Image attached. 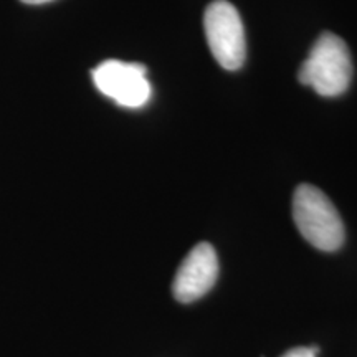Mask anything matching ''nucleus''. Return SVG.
I'll return each instance as SVG.
<instances>
[{
    "label": "nucleus",
    "mask_w": 357,
    "mask_h": 357,
    "mask_svg": "<svg viewBox=\"0 0 357 357\" xmlns=\"http://www.w3.org/2000/svg\"><path fill=\"white\" fill-rule=\"evenodd\" d=\"M20 2H24V3H29V6H40V3H47V2H52V0H20Z\"/></svg>",
    "instance_id": "0eeeda50"
},
{
    "label": "nucleus",
    "mask_w": 357,
    "mask_h": 357,
    "mask_svg": "<svg viewBox=\"0 0 357 357\" xmlns=\"http://www.w3.org/2000/svg\"><path fill=\"white\" fill-rule=\"evenodd\" d=\"M318 356V347H296V349L288 351L281 357H316Z\"/></svg>",
    "instance_id": "423d86ee"
},
{
    "label": "nucleus",
    "mask_w": 357,
    "mask_h": 357,
    "mask_svg": "<svg viewBox=\"0 0 357 357\" xmlns=\"http://www.w3.org/2000/svg\"><path fill=\"white\" fill-rule=\"evenodd\" d=\"M352 60L344 40L324 32L312 45L310 55L298 71V79L326 98L342 95L351 84Z\"/></svg>",
    "instance_id": "f03ea898"
},
{
    "label": "nucleus",
    "mask_w": 357,
    "mask_h": 357,
    "mask_svg": "<svg viewBox=\"0 0 357 357\" xmlns=\"http://www.w3.org/2000/svg\"><path fill=\"white\" fill-rule=\"evenodd\" d=\"M146 73V66L141 63L106 60L93 70V82L102 95L124 108H141L153 93Z\"/></svg>",
    "instance_id": "20e7f679"
},
{
    "label": "nucleus",
    "mask_w": 357,
    "mask_h": 357,
    "mask_svg": "<svg viewBox=\"0 0 357 357\" xmlns=\"http://www.w3.org/2000/svg\"><path fill=\"white\" fill-rule=\"evenodd\" d=\"M218 276V258L211 243H199L178 266L172 283L174 298L194 303L211 291Z\"/></svg>",
    "instance_id": "39448f33"
},
{
    "label": "nucleus",
    "mask_w": 357,
    "mask_h": 357,
    "mask_svg": "<svg viewBox=\"0 0 357 357\" xmlns=\"http://www.w3.org/2000/svg\"><path fill=\"white\" fill-rule=\"evenodd\" d=\"M204 29L217 63L225 70H238L247 55L243 22L238 10L227 0H215L205 10Z\"/></svg>",
    "instance_id": "7ed1b4c3"
},
{
    "label": "nucleus",
    "mask_w": 357,
    "mask_h": 357,
    "mask_svg": "<svg viewBox=\"0 0 357 357\" xmlns=\"http://www.w3.org/2000/svg\"><path fill=\"white\" fill-rule=\"evenodd\" d=\"M293 218L306 242L321 252L342 247L346 230L337 208L318 187L301 184L293 195Z\"/></svg>",
    "instance_id": "f257e3e1"
}]
</instances>
